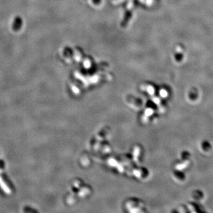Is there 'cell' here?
I'll return each instance as SVG.
<instances>
[{
	"label": "cell",
	"mask_w": 213,
	"mask_h": 213,
	"mask_svg": "<svg viewBox=\"0 0 213 213\" xmlns=\"http://www.w3.org/2000/svg\"><path fill=\"white\" fill-rule=\"evenodd\" d=\"M0 188L4 191V193H6L7 195H10L12 192L11 189L7 185V184L6 182V181L2 178L1 172H0Z\"/></svg>",
	"instance_id": "obj_1"
},
{
	"label": "cell",
	"mask_w": 213,
	"mask_h": 213,
	"mask_svg": "<svg viewBox=\"0 0 213 213\" xmlns=\"http://www.w3.org/2000/svg\"><path fill=\"white\" fill-rule=\"evenodd\" d=\"M175 59L178 61H180L183 59V55L181 53H178L175 55Z\"/></svg>",
	"instance_id": "obj_2"
}]
</instances>
